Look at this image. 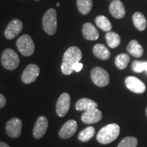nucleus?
Segmentation results:
<instances>
[{
  "label": "nucleus",
  "mask_w": 147,
  "mask_h": 147,
  "mask_svg": "<svg viewBox=\"0 0 147 147\" xmlns=\"http://www.w3.org/2000/svg\"><path fill=\"white\" fill-rule=\"evenodd\" d=\"M82 57V52L76 47H69L64 53L62 62L61 71L63 74L69 75L73 72V66L77 62H80Z\"/></svg>",
  "instance_id": "obj_1"
},
{
  "label": "nucleus",
  "mask_w": 147,
  "mask_h": 147,
  "mask_svg": "<svg viewBox=\"0 0 147 147\" xmlns=\"http://www.w3.org/2000/svg\"><path fill=\"white\" fill-rule=\"evenodd\" d=\"M120 134V127L116 123L106 125L100 130L97 135V140L102 144H107L113 142Z\"/></svg>",
  "instance_id": "obj_2"
},
{
  "label": "nucleus",
  "mask_w": 147,
  "mask_h": 147,
  "mask_svg": "<svg viewBox=\"0 0 147 147\" xmlns=\"http://www.w3.org/2000/svg\"><path fill=\"white\" fill-rule=\"evenodd\" d=\"M42 27L47 34L53 36L57 32V19L56 10L53 8L48 10L42 18Z\"/></svg>",
  "instance_id": "obj_3"
},
{
  "label": "nucleus",
  "mask_w": 147,
  "mask_h": 147,
  "mask_svg": "<svg viewBox=\"0 0 147 147\" xmlns=\"http://www.w3.org/2000/svg\"><path fill=\"white\" fill-rule=\"evenodd\" d=\"M1 64L5 69L8 70H14L18 67L20 63V59L15 51L10 49L3 51L1 54Z\"/></svg>",
  "instance_id": "obj_4"
},
{
  "label": "nucleus",
  "mask_w": 147,
  "mask_h": 147,
  "mask_svg": "<svg viewBox=\"0 0 147 147\" xmlns=\"http://www.w3.org/2000/svg\"><path fill=\"white\" fill-rule=\"evenodd\" d=\"M16 47L23 56H31L34 53V42L29 35L25 34L20 37L16 42Z\"/></svg>",
  "instance_id": "obj_5"
},
{
  "label": "nucleus",
  "mask_w": 147,
  "mask_h": 147,
  "mask_svg": "<svg viewBox=\"0 0 147 147\" xmlns=\"http://www.w3.org/2000/svg\"><path fill=\"white\" fill-rule=\"evenodd\" d=\"M91 78L93 83L100 87H105L110 82V76L108 73L100 67H95L92 69Z\"/></svg>",
  "instance_id": "obj_6"
},
{
  "label": "nucleus",
  "mask_w": 147,
  "mask_h": 147,
  "mask_svg": "<svg viewBox=\"0 0 147 147\" xmlns=\"http://www.w3.org/2000/svg\"><path fill=\"white\" fill-rule=\"evenodd\" d=\"M22 130V121L18 118H12L5 125V131L9 137L16 138L20 136Z\"/></svg>",
  "instance_id": "obj_7"
},
{
  "label": "nucleus",
  "mask_w": 147,
  "mask_h": 147,
  "mask_svg": "<svg viewBox=\"0 0 147 147\" xmlns=\"http://www.w3.org/2000/svg\"><path fill=\"white\" fill-rule=\"evenodd\" d=\"M70 96L67 93L60 95L56 104V113L58 116L63 117L67 115L70 107Z\"/></svg>",
  "instance_id": "obj_8"
},
{
  "label": "nucleus",
  "mask_w": 147,
  "mask_h": 147,
  "mask_svg": "<svg viewBox=\"0 0 147 147\" xmlns=\"http://www.w3.org/2000/svg\"><path fill=\"white\" fill-rule=\"evenodd\" d=\"M39 74V67L36 64H30L23 71L21 80L24 83L30 84L36 81Z\"/></svg>",
  "instance_id": "obj_9"
},
{
  "label": "nucleus",
  "mask_w": 147,
  "mask_h": 147,
  "mask_svg": "<svg viewBox=\"0 0 147 147\" xmlns=\"http://www.w3.org/2000/svg\"><path fill=\"white\" fill-rule=\"evenodd\" d=\"M23 29V23L19 19H13L10 22L6 29H5L4 35L8 40H12L21 32Z\"/></svg>",
  "instance_id": "obj_10"
},
{
  "label": "nucleus",
  "mask_w": 147,
  "mask_h": 147,
  "mask_svg": "<svg viewBox=\"0 0 147 147\" xmlns=\"http://www.w3.org/2000/svg\"><path fill=\"white\" fill-rule=\"evenodd\" d=\"M48 125H49V121L45 116L38 117L33 130V135L35 138L40 139L45 136L47 131Z\"/></svg>",
  "instance_id": "obj_11"
},
{
  "label": "nucleus",
  "mask_w": 147,
  "mask_h": 147,
  "mask_svg": "<svg viewBox=\"0 0 147 147\" xmlns=\"http://www.w3.org/2000/svg\"><path fill=\"white\" fill-rule=\"evenodd\" d=\"M125 85L127 87V89H129L131 91L134 92V93H142L146 90L145 84L140 80L137 78L136 77H127L125 80Z\"/></svg>",
  "instance_id": "obj_12"
},
{
  "label": "nucleus",
  "mask_w": 147,
  "mask_h": 147,
  "mask_svg": "<svg viewBox=\"0 0 147 147\" xmlns=\"http://www.w3.org/2000/svg\"><path fill=\"white\" fill-rule=\"evenodd\" d=\"M78 125L74 120H69L61 127L59 132V136L63 139H67L71 138L76 133Z\"/></svg>",
  "instance_id": "obj_13"
},
{
  "label": "nucleus",
  "mask_w": 147,
  "mask_h": 147,
  "mask_svg": "<svg viewBox=\"0 0 147 147\" xmlns=\"http://www.w3.org/2000/svg\"><path fill=\"white\" fill-rule=\"evenodd\" d=\"M102 112L97 108L84 111L81 116V120L85 124L96 123L102 120Z\"/></svg>",
  "instance_id": "obj_14"
},
{
  "label": "nucleus",
  "mask_w": 147,
  "mask_h": 147,
  "mask_svg": "<svg viewBox=\"0 0 147 147\" xmlns=\"http://www.w3.org/2000/svg\"><path fill=\"white\" fill-rule=\"evenodd\" d=\"M110 14L114 18L121 19L125 15V9L120 0H114L110 3L109 6Z\"/></svg>",
  "instance_id": "obj_15"
},
{
  "label": "nucleus",
  "mask_w": 147,
  "mask_h": 147,
  "mask_svg": "<svg viewBox=\"0 0 147 147\" xmlns=\"http://www.w3.org/2000/svg\"><path fill=\"white\" fill-rule=\"evenodd\" d=\"M82 34L87 40H96L99 38L100 34L94 25L91 23H86L82 27Z\"/></svg>",
  "instance_id": "obj_16"
},
{
  "label": "nucleus",
  "mask_w": 147,
  "mask_h": 147,
  "mask_svg": "<svg viewBox=\"0 0 147 147\" xmlns=\"http://www.w3.org/2000/svg\"><path fill=\"white\" fill-rule=\"evenodd\" d=\"M75 108L77 110H80V111H87V110L97 108V104L91 99L82 98L76 102Z\"/></svg>",
  "instance_id": "obj_17"
},
{
  "label": "nucleus",
  "mask_w": 147,
  "mask_h": 147,
  "mask_svg": "<svg viewBox=\"0 0 147 147\" xmlns=\"http://www.w3.org/2000/svg\"><path fill=\"white\" fill-rule=\"evenodd\" d=\"M127 51L132 57L140 58L142 56L144 49L136 40H131L127 47Z\"/></svg>",
  "instance_id": "obj_18"
},
{
  "label": "nucleus",
  "mask_w": 147,
  "mask_h": 147,
  "mask_svg": "<svg viewBox=\"0 0 147 147\" xmlns=\"http://www.w3.org/2000/svg\"><path fill=\"white\" fill-rule=\"evenodd\" d=\"M93 54L97 58L101 60H107L110 57V52L102 44L95 45L93 49Z\"/></svg>",
  "instance_id": "obj_19"
},
{
  "label": "nucleus",
  "mask_w": 147,
  "mask_h": 147,
  "mask_svg": "<svg viewBox=\"0 0 147 147\" xmlns=\"http://www.w3.org/2000/svg\"><path fill=\"white\" fill-rule=\"evenodd\" d=\"M134 25L139 31H144L146 27V20L144 14L141 12H136L133 15Z\"/></svg>",
  "instance_id": "obj_20"
},
{
  "label": "nucleus",
  "mask_w": 147,
  "mask_h": 147,
  "mask_svg": "<svg viewBox=\"0 0 147 147\" xmlns=\"http://www.w3.org/2000/svg\"><path fill=\"white\" fill-rule=\"evenodd\" d=\"M106 40L108 47L111 49H115L120 45L121 38L119 34L113 32H108L106 34Z\"/></svg>",
  "instance_id": "obj_21"
},
{
  "label": "nucleus",
  "mask_w": 147,
  "mask_h": 147,
  "mask_svg": "<svg viewBox=\"0 0 147 147\" xmlns=\"http://www.w3.org/2000/svg\"><path fill=\"white\" fill-rule=\"evenodd\" d=\"M93 6V0H77V7L79 12L87 15L91 12Z\"/></svg>",
  "instance_id": "obj_22"
},
{
  "label": "nucleus",
  "mask_w": 147,
  "mask_h": 147,
  "mask_svg": "<svg viewBox=\"0 0 147 147\" xmlns=\"http://www.w3.org/2000/svg\"><path fill=\"white\" fill-rule=\"evenodd\" d=\"M95 23L99 28H100L104 32H110V30L112 29L111 23L109 20L104 16L100 15L97 16L95 18Z\"/></svg>",
  "instance_id": "obj_23"
},
{
  "label": "nucleus",
  "mask_w": 147,
  "mask_h": 147,
  "mask_svg": "<svg viewBox=\"0 0 147 147\" xmlns=\"http://www.w3.org/2000/svg\"><path fill=\"white\" fill-rule=\"evenodd\" d=\"M95 133V128L92 126L87 127V128L84 129L82 131L80 132L78 135L79 140L81 142H85L91 140L92 138L94 136Z\"/></svg>",
  "instance_id": "obj_24"
},
{
  "label": "nucleus",
  "mask_w": 147,
  "mask_h": 147,
  "mask_svg": "<svg viewBox=\"0 0 147 147\" xmlns=\"http://www.w3.org/2000/svg\"><path fill=\"white\" fill-rule=\"evenodd\" d=\"M130 61V57L127 54L122 53L117 55L115 60V63L116 66L119 69H124L127 66L129 62Z\"/></svg>",
  "instance_id": "obj_25"
},
{
  "label": "nucleus",
  "mask_w": 147,
  "mask_h": 147,
  "mask_svg": "<svg viewBox=\"0 0 147 147\" xmlns=\"http://www.w3.org/2000/svg\"><path fill=\"white\" fill-rule=\"evenodd\" d=\"M138 139L133 136H127L123 138L119 143L117 147H136Z\"/></svg>",
  "instance_id": "obj_26"
},
{
  "label": "nucleus",
  "mask_w": 147,
  "mask_h": 147,
  "mask_svg": "<svg viewBox=\"0 0 147 147\" xmlns=\"http://www.w3.org/2000/svg\"><path fill=\"white\" fill-rule=\"evenodd\" d=\"M131 69L137 73H140L144 70L147 71V62L134 61L131 63Z\"/></svg>",
  "instance_id": "obj_27"
},
{
  "label": "nucleus",
  "mask_w": 147,
  "mask_h": 147,
  "mask_svg": "<svg viewBox=\"0 0 147 147\" xmlns=\"http://www.w3.org/2000/svg\"><path fill=\"white\" fill-rule=\"evenodd\" d=\"M82 67H83V64L80 63V62H77V63H76L74 65L73 69L74 71H76V72H78V71L81 70Z\"/></svg>",
  "instance_id": "obj_28"
},
{
  "label": "nucleus",
  "mask_w": 147,
  "mask_h": 147,
  "mask_svg": "<svg viewBox=\"0 0 147 147\" xmlns=\"http://www.w3.org/2000/svg\"><path fill=\"white\" fill-rule=\"evenodd\" d=\"M6 104V99L5 96L0 93V109L4 107Z\"/></svg>",
  "instance_id": "obj_29"
},
{
  "label": "nucleus",
  "mask_w": 147,
  "mask_h": 147,
  "mask_svg": "<svg viewBox=\"0 0 147 147\" xmlns=\"http://www.w3.org/2000/svg\"><path fill=\"white\" fill-rule=\"evenodd\" d=\"M0 147H10L8 144L3 142H0Z\"/></svg>",
  "instance_id": "obj_30"
},
{
  "label": "nucleus",
  "mask_w": 147,
  "mask_h": 147,
  "mask_svg": "<svg viewBox=\"0 0 147 147\" xmlns=\"http://www.w3.org/2000/svg\"><path fill=\"white\" fill-rule=\"evenodd\" d=\"M57 7H59L60 6V3H57Z\"/></svg>",
  "instance_id": "obj_31"
},
{
  "label": "nucleus",
  "mask_w": 147,
  "mask_h": 147,
  "mask_svg": "<svg viewBox=\"0 0 147 147\" xmlns=\"http://www.w3.org/2000/svg\"><path fill=\"white\" fill-rule=\"evenodd\" d=\"M146 117H147V108H146Z\"/></svg>",
  "instance_id": "obj_32"
},
{
  "label": "nucleus",
  "mask_w": 147,
  "mask_h": 147,
  "mask_svg": "<svg viewBox=\"0 0 147 147\" xmlns=\"http://www.w3.org/2000/svg\"><path fill=\"white\" fill-rule=\"evenodd\" d=\"M36 1H39V0H36Z\"/></svg>",
  "instance_id": "obj_33"
}]
</instances>
